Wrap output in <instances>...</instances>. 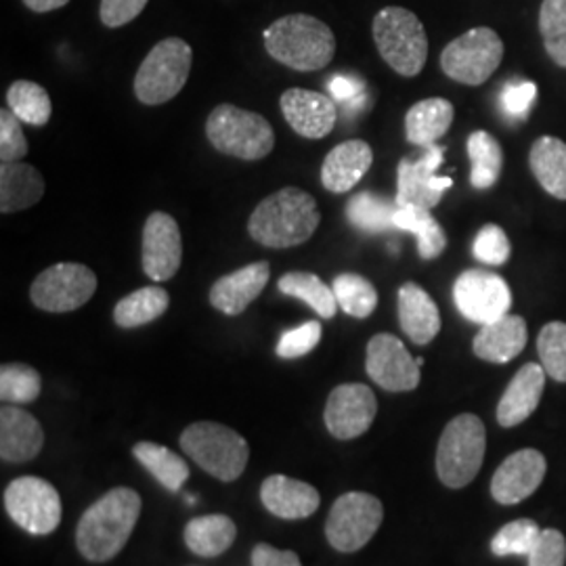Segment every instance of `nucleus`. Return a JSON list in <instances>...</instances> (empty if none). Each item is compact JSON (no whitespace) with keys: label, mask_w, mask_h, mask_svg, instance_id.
Returning a JSON list of instances; mask_svg holds the SVG:
<instances>
[{"label":"nucleus","mask_w":566,"mask_h":566,"mask_svg":"<svg viewBox=\"0 0 566 566\" xmlns=\"http://www.w3.org/2000/svg\"><path fill=\"white\" fill-rule=\"evenodd\" d=\"M142 514V497L135 489L116 486L82 514L76 526V546L91 563H107L120 554Z\"/></svg>","instance_id":"nucleus-1"},{"label":"nucleus","mask_w":566,"mask_h":566,"mask_svg":"<svg viewBox=\"0 0 566 566\" xmlns=\"http://www.w3.org/2000/svg\"><path fill=\"white\" fill-rule=\"evenodd\" d=\"M322 223V212L311 193L285 187L259 203L248 221V233L264 248H294L308 242Z\"/></svg>","instance_id":"nucleus-2"},{"label":"nucleus","mask_w":566,"mask_h":566,"mask_svg":"<svg viewBox=\"0 0 566 566\" xmlns=\"http://www.w3.org/2000/svg\"><path fill=\"white\" fill-rule=\"evenodd\" d=\"M266 53L296 72H317L329 65L336 39L329 25L313 15H285L264 30Z\"/></svg>","instance_id":"nucleus-3"},{"label":"nucleus","mask_w":566,"mask_h":566,"mask_svg":"<svg viewBox=\"0 0 566 566\" xmlns=\"http://www.w3.org/2000/svg\"><path fill=\"white\" fill-rule=\"evenodd\" d=\"M206 137L217 151L245 163L263 160L275 145V133L266 118L231 103L217 105L210 112Z\"/></svg>","instance_id":"nucleus-4"},{"label":"nucleus","mask_w":566,"mask_h":566,"mask_svg":"<svg viewBox=\"0 0 566 566\" xmlns=\"http://www.w3.org/2000/svg\"><path fill=\"white\" fill-rule=\"evenodd\" d=\"M374 41L382 60L405 78L424 70L428 36L416 13L403 7H386L374 18Z\"/></svg>","instance_id":"nucleus-5"},{"label":"nucleus","mask_w":566,"mask_h":566,"mask_svg":"<svg viewBox=\"0 0 566 566\" xmlns=\"http://www.w3.org/2000/svg\"><path fill=\"white\" fill-rule=\"evenodd\" d=\"M181 449L210 476L223 483L238 481L250 458L242 434L217 422L187 426L181 434Z\"/></svg>","instance_id":"nucleus-6"},{"label":"nucleus","mask_w":566,"mask_h":566,"mask_svg":"<svg viewBox=\"0 0 566 566\" xmlns=\"http://www.w3.org/2000/svg\"><path fill=\"white\" fill-rule=\"evenodd\" d=\"M485 424L474 413H462L446 426L437 449V474L449 489L470 485L485 460Z\"/></svg>","instance_id":"nucleus-7"},{"label":"nucleus","mask_w":566,"mask_h":566,"mask_svg":"<svg viewBox=\"0 0 566 566\" xmlns=\"http://www.w3.org/2000/svg\"><path fill=\"white\" fill-rule=\"evenodd\" d=\"M193 51L182 39L158 42L135 76V95L145 105H163L175 99L187 84Z\"/></svg>","instance_id":"nucleus-8"},{"label":"nucleus","mask_w":566,"mask_h":566,"mask_svg":"<svg viewBox=\"0 0 566 566\" xmlns=\"http://www.w3.org/2000/svg\"><path fill=\"white\" fill-rule=\"evenodd\" d=\"M504 57V42L491 28H474L449 42L441 55V67L451 81L468 86L485 84Z\"/></svg>","instance_id":"nucleus-9"},{"label":"nucleus","mask_w":566,"mask_h":566,"mask_svg":"<svg viewBox=\"0 0 566 566\" xmlns=\"http://www.w3.org/2000/svg\"><path fill=\"white\" fill-rule=\"evenodd\" d=\"M385 518L382 502L369 493L353 491L340 495L329 510L325 535L338 552H357L369 544Z\"/></svg>","instance_id":"nucleus-10"},{"label":"nucleus","mask_w":566,"mask_h":566,"mask_svg":"<svg viewBox=\"0 0 566 566\" xmlns=\"http://www.w3.org/2000/svg\"><path fill=\"white\" fill-rule=\"evenodd\" d=\"M4 507L11 521L30 535H51L61 523L60 493L39 476H21L9 483Z\"/></svg>","instance_id":"nucleus-11"},{"label":"nucleus","mask_w":566,"mask_h":566,"mask_svg":"<svg viewBox=\"0 0 566 566\" xmlns=\"http://www.w3.org/2000/svg\"><path fill=\"white\" fill-rule=\"evenodd\" d=\"M97 292V275L81 263L49 266L34 280L30 298L46 313H70L88 303Z\"/></svg>","instance_id":"nucleus-12"},{"label":"nucleus","mask_w":566,"mask_h":566,"mask_svg":"<svg viewBox=\"0 0 566 566\" xmlns=\"http://www.w3.org/2000/svg\"><path fill=\"white\" fill-rule=\"evenodd\" d=\"M453 301L468 322L486 325L507 315L512 292L504 277L483 269H468L455 280Z\"/></svg>","instance_id":"nucleus-13"},{"label":"nucleus","mask_w":566,"mask_h":566,"mask_svg":"<svg viewBox=\"0 0 566 566\" xmlns=\"http://www.w3.org/2000/svg\"><path fill=\"white\" fill-rule=\"evenodd\" d=\"M446 147L430 145L418 160L405 158L397 170V206H413L432 210L443 200V193L453 185L451 177H439L437 168L443 164Z\"/></svg>","instance_id":"nucleus-14"},{"label":"nucleus","mask_w":566,"mask_h":566,"mask_svg":"<svg viewBox=\"0 0 566 566\" xmlns=\"http://www.w3.org/2000/svg\"><path fill=\"white\" fill-rule=\"evenodd\" d=\"M365 369L388 392H409L420 385V365L392 334H378L369 340Z\"/></svg>","instance_id":"nucleus-15"},{"label":"nucleus","mask_w":566,"mask_h":566,"mask_svg":"<svg viewBox=\"0 0 566 566\" xmlns=\"http://www.w3.org/2000/svg\"><path fill=\"white\" fill-rule=\"evenodd\" d=\"M378 413V401L369 386H336L325 403L324 420L332 437L350 441L365 434L374 424Z\"/></svg>","instance_id":"nucleus-16"},{"label":"nucleus","mask_w":566,"mask_h":566,"mask_svg":"<svg viewBox=\"0 0 566 566\" xmlns=\"http://www.w3.org/2000/svg\"><path fill=\"white\" fill-rule=\"evenodd\" d=\"M143 271L154 282H168L182 261L181 229L166 212H154L143 227Z\"/></svg>","instance_id":"nucleus-17"},{"label":"nucleus","mask_w":566,"mask_h":566,"mask_svg":"<svg viewBox=\"0 0 566 566\" xmlns=\"http://www.w3.org/2000/svg\"><path fill=\"white\" fill-rule=\"evenodd\" d=\"M546 458L537 449H521L506 458L491 481V495L502 506L521 504L531 497L546 476Z\"/></svg>","instance_id":"nucleus-18"},{"label":"nucleus","mask_w":566,"mask_h":566,"mask_svg":"<svg viewBox=\"0 0 566 566\" xmlns=\"http://www.w3.org/2000/svg\"><path fill=\"white\" fill-rule=\"evenodd\" d=\"M280 103L283 118L304 139H324L334 130L338 120L336 103L324 93L287 88Z\"/></svg>","instance_id":"nucleus-19"},{"label":"nucleus","mask_w":566,"mask_h":566,"mask_svg":"<svg viewBox=\"0 0 566 566\" xmlns=\"http://www.w3.org/2000/svg\"><path fill=\"white\" fill-rule=\"evenodd\" d=\"M269 277L271 266L264 261L242 266L210 287V304L229 317L242 315L261 296Z\"/></svg>","instance_id":"nucleus-20"},{"label":"nucleus","mask_w":566,"mask_h":566,"mask_svg":"<svg viewBox=\"0 0 566 566\" xmlns=\"http://www.w3.org/2000/svg\"><path fill=\"white\" fill-rule=\"evenodd\" d=\"M44 432L39 420L15 405L0 409V458L11 464L30 462L41 453Z\"/></svg>","instance_id":"nucleus-21"},{"label":"nucleus","mask_w":566,"mask_h":566,"mask_svg":"<svg viewBox=\"0 0 566 566\" xmlns=\"http://www.w3.org/2000/svg\"><path fill=\"white\" fill-rule=\"evenodd\" d=\"M261 500L273 516L285 518V521L308 518L322 504L319 491L315 486L283 474H273L264 479Z\"/></svg>","instance_id":"nucleus-22"},{"label":"nucleus","mask_w":566,"mask_h":566,"mask_svg":"<svg viewBox=\"0 0 566 566\" xmlns=\"http://www.w3.org/2000/svg\"><path fill=\"white\" fill-rule=\"evenodd\" d=\"M546 386L544 365L526 364L507 385L502 401L497 405V422L504 428L523 424L537 409Z\"/></svg>","instance_id":"nucleus-23"},{"label":"nucleus","mask_w":566,"mask_h":566,"mask_svg":"<svg viewBox=\"0 0 566 566\" xmlns=\"http://www.w3.org/2000/svg\"><path fill=\"white\" fill-rule=\"evenodd\" d=\"M374 163V151L365 142L336 145L322 166V182L329 193H346L364 179Z\"/></svg>","instance_id":"nucleus-24"},{"label":"nucleus","mask_w":566,"mask_h":566,"mask_svg":"<svg viewBox=\"0 0 566 566\" xmlns=\"http://www.w3.org/2000/svg\"><path fill=\"white\" fill-rule=\"evenodd\" d=\"M526 322L518 315H504L497 322L481 325V332L474 336V355L489 364H507L525 350Z\"/></svg>","instance_id":"nucleus-25"},{"label":"nucleus","mask_w":566,"mask_h":566,"mask_svg":"<svg viewBox=\"0 0 566 566\" xmlns=\"http://www.w3.org/2000/svg\"><path fill=\"white\" fill-rule=\"evenodd\" d=\"M399 324L413 344H430L441 332V313L430 294L418 283L407 282L399 290Z\"/></svg>","instance_id":"nucleus-26"},{"label":"nucleus","mask_w":566,"mask_h":566,"mask_svg":"<svg viewBox=\"0 0 566 566\" xmlns=\"http://www.w3.org/2000/svg\"><path fill=\"white\" fill-rule=\"evenodd\" d=\"M44 196L42 175L30 164L0 166V212H18L39 203Z\"/></svg>","instance_id":"nucleus-27"},{"label":"nucleus","mask_w":566,"mask_h":566,"mask_svg":"<svg viewBox=\"0 0 566 566\" xmlns=\"http://www.w3.org/2000/svg\"><path fill=\"white\" fill-rule=\"evenodd\" d=\"M451 122H453V105L447 99L432 97V99L416 103L405 116L407 142L430 147L441 137H446Z\"/></svg>","instance_id":"nucleus-28"},{"label":"nucleus","mask_w":566,"mask_h":566,"mask_svg":"<svg viewBox=\"0 0 566 566\" xmlns=\"http://www.w3.org/2000/svg\"><path fill=\"white\" fill-rule=\"evenodd\" d=\"M235 535L238 526L224 514L198 516L185 526V544L200 558L221 556L233 546Z\"/></svg>","instance_id":"nucleus-29"},{"label":"nucleus","mask_w":566,"mask_h":566,"mask_svg":"<svg viewBox=\"0 0 566 566\" xmlns=\"http://www.w3.org/2000/svg\"><path fill=\"white\" fill-rule=\"evenodd\" d=\"M528 164L535 179L556 200H566V143L556 137H539L533 143Z\"/></svg>","instance_id":"nucleus-30"},{"label":"nucleus","mask_w":566,"mask_h":566,"mask_svg":"<svg viewBox=\"0 0 566 566\" xmlns=\"http://www.w3.org/2000/svg\"><path fill=\"white\" fill-rule=\"evenodd\" d=\"M168 304H170V296L160 285L142 287V290L124 296L120 303L116 304L114 322L124 329L142 327V325L160 319L166 313Z\"/></svg>","instance_id":"nucleus-31"},{"label":"nucleus","mask_w":566,"mask_h":566,"mask_svg":"<svg viewBox=\"0 0 566 566\" xmlns=\"http://www.w3.org/2000/svg\"><path fill=\"white\" fill-rule=\"evenodd\" d=\"M395 224L401 231L416 233L418 238V254L424 261H434L439 259L447 248L446 231L437 219L430 214V210L424 208H413V206H399L395 214Z\"/></svg>","instance_id":"nucleus-32"},{"label":"nucleus","mask_w":566,"mask_h":566,"mask_svg":"<svg viewBox=\"0 0 566 566\" xmlns=\"http://www.w3.org/2000/svg\"><path fill=\"white\" fill-rule=\"evenodd\" d=\"M133 453L139 464L168 491H181L182 483L189 479V465L168 447L143 441L133 447Z\"/></svg>","instance_id":"nucleus-33"},{"label":"nucleus","mask_w":566,"mask_h":566,"mask_svg":"<svg viewBox=\"0 0 566 566\" xmlns=\"http://www.w3.org/2000/svg\"><path fill=\"white\" fill-rule=\"evenodd\" d=\"M277 287L285 296L298 298L308 304L322 319H332L338 311L334 290H329L315 273H306V271L285 273L277 282Z\"/></svg>","instance_id":"nucleus-34"},{"label":"nucleus","mask_w":566,"mask_h":566,"mask_svg":"<svg viewBox=\"0 0 566 566\" xmlns=\"http://www.w3.org/2000/svg\"><path fill=\"white\" fill-rule=\"evenodd\" d=\"M468 156L472 164L470 172V182L474 189H491L500 175H502V164H504V154L497 139L489 135L485 130H476L468 137Z\"/></svg>","instance_id":"nucleus-35"},{"label":"nucleus","mask_w":566,"mask_h":566,"mask_svg":"<svg viewBox=\"0 0 566 566\" xmlns=\"http://www.w3.org/2000/svg\"><path fill=\"white\" fill-rule=\"evenodd\" d=\"M397 208H399L397 203L378 198L371 191H364L350 198V202L346 206V219L365 233H385L390 229H397L395 224Z\"/></svg>","instance_id":"nucleus-36"},{"label":"nucleus","mask_w":566,"mask_h":566,"mask_svg":"<svg viewBox=\"0 0 566 566\" xmlns=\"http://www.w3.org/2000/svg\"><path fill=\"white\" fill-rule=\"evenodd\" d=\"M9 109L30 126H44L51 120L53 103L41 84L30 81L13 82L7 91Z\"/></svg>","instance_id":"nucleus-37"},{"label":"nucleus","mask_w":566,"mask_h":566,"mask_svg":"<svg viewBox=\"0 0 566 566\" xmlns=\"http://www.w3.org/2000/svg\"><path fill=\"white\" fill-rule=\"evenodd\" d=\"M332 290H334L338 308H343L344 313L350 317L365 319L378 306V292L374 283L367 282L361 275L343 273L334 280Z\"/></svg>","instance_id":"nucleus-38"},{"label":"nucleus","mask_w":566,"mask_h":566,"mask_svg":"<svg viewBox=\"0 0 566 566\" xmlns=\"http://www.w3.org/2000/svg\"><path fill=\"white\" fill-rule=\"evenodd\" d=\"M42 390L41 374L23 364L0 367V399L9 405L32 403Z\"/></svg>","instance_id":"nucleus-39"},{"label":"nucleus","mask_w":566,"mask_h":566,"mask_svg":"<svg viewBox=\"0 0 566 566\" xmlns=\"http://www.w3.org/2000/svg\"><path fill=\"white\" fill-rule=\"evenodd\" d=\"M539 32L547 55L566 67V0H544L539 9Z\"/></svg>","instance_id":"nucleus-40"},{"label":"nucleus","mask_w":566,"mask_h":566,"mask_svg":"<svg viewBox=\"0 0 566 566\" xmlns=\"http://www.w3.org/2000/svg\"><path fill=\"white\" fill-rule=\"evenodd\" d=\"M542 528L531 518H518L497 531L491 542V552L500 558L504 556H528L539 542Z\"/></svg>","instance_id":"nucleus-41"},{"label":"nucleus","mask_w":566,"mask_h":566,"mask_svg":"<svg viewBox=\"0 0 566 566\" xmlns=\"http://www.w3.org/2000/svg\"><path fill=\"white\" fill-rule=\"evenodd\" d=\"M537 353L547 376L556 382H566V324L544 325L537 338Z\"/></svg>","instance_id":"nucleus-42"},{"label":"nucleus","mask_w":566,"mask_h":566,"mask_svg":"<svg viewBox=\"0 0 566 566\" xmlns=\"http://www.w3.org/2000/svg\"><path fill=\"white\" fill-rule=\"evenodd\" d=\"M472 252H474V256H476L481 263L493 264V266L506 264L510 254H512V248H510L506 231H504L500 224H485V227L479 231L476 240H474Z\"/></svg>","instance_id":"nucleus-43"},{"label":"nucleus","mask_w":566,"mask_h":566,"mask_svg":"<svg viewBox=\"0 0 566 566\" xmlns=\"http://www.w3.org/2000/svg\"><path fill=\"white\" fill-rule=\"evenodd\" d=\"M322 324L319 322H306L301 327L283 332L280 343H277V357L282 359H298L308 355L319 340H322Z\"/></svg>","instance_id":"nucleus-44"},{"label":"nucleus","mask_w":566,"mask_h":566,"mask_svg":"<svg viewBox=\"0 0 566 566\" xmlns=\"http://www.w3.org/2000/svg\"><path fill=\"white\" fill-rule=\"evenodd\" d=\"M23 122L11 112H0V160L2 164L20 163L28 156V142L21 128Z\"/></svg>","instance_id":"nucleus-45"},{"label":"nucleus","mask_w":566,"mask_h":566,"mask_svg":"<svg viewBox=\"0 0 566 566\" xmlns=\"http://www.w3.org/2000/svg\"><path fill=\"white\" fill-rule=\"evenodd\" d=\"M535 97H537L535 82H510L500 95V107L510 120L523 122L526 120Z\"/></svg>","instance_id":"nucleus-46"},{"label":"nucleus","mask_w":566,"mask_h":566,"mask_svg":"<svg viewBox=\"0 0 566 566\" xmlns=\"http://www.w3.org/2000/svg\"><path fill=\"white\" fill-rule=\"evenodd\" d=\"M528 566H565L566 539L558 528L542 531L539 542L531 549Z\"/></svg>","instance_id":"nucleus-47"},{"label":"nucleus","mask_w":566,"mask_h":566,"mask_svg":"<svg viewBox=\"0 0 566 566\" xmlns=\"http://www.w3.org/2000/svg\"><path fill=\"white\" fill-rule=\"evenodd\" d=\"M149 0H102L103 25L107 28H122L133 20H137L143 13V9L147 7Z\"/></svg>","instance_id":"nucleus-48"},{"label":"nucleus","mask_w":566,"mask_h":566,"mask_svg":"<svg viewBox=\"0 0 566 566\" xmlns=\"http://www.w3.org/2000/svg\"><path fill=\"white\" fill-rule=\"evenodd\" d=\"M252 566H303L294 552L259 544L252 549Z\"/></svg>","instance_id":"nucleus-49"},{"label":"nucleus","mask_w":566,"mask_h":566,"mask_svg":"<svg viewBox=\"0 0 566 566\" xmlns=\"http://www.w3.org/2000/svg\"><path fill=\"white\" fill-rule=\"evenodd\" d=\"M329 93H332V99L336 102L357 103L364 95V82L338 74L329 81Z\"/></svg>","instance_id":"nucleus-50"},{"label":"nucleus","mask_w":566,"mask_h":566,"mask_svg":"<svg viewBox=\"0 0 566 566\" xmlns=\"http://www.w3.org/2000/svg\"><path fill=\"white\" fill-rule=\"evenodd\" d=\"M70 0H23V4L34 13H49L65 7Z\"/></svg>","instance_id":"nucleus-51"}]
</instances>
